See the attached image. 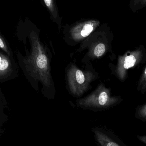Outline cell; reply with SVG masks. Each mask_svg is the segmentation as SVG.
<instances>
[{"label":"cell","instance_id":"6da1fadb","mask_svg":"<svg viewBox=\"0 0 146 146\" xmlns=\"http://www.w3.org/2000/svg\"><path fill=\"white\" fill-rule=\"evenodd\" d=\"M98 78V73L90 62L86 63L85 69L74 63H69L65 69L66 88L69 94L76 98L91 90L92 83Z\"/></svg>","mask_w":146,"mask_h":146},{"label":"cell","instance_id":"7a4b0ae2","mask_svg":"<svg viewBox=\"0 0 146 146\" xmlns=\"http://www.w3.org/2000/svg\"><path fill=\"white\" fill-rule=\"evenodd\" d=\"M123 99L120 96H113L110 88L104 83L99 84L87 96L76 101V106L86 110L94 112L105 111L121 103Z\"/></svg>","mask_w":146,"mask_h":146},{"label":"cell","instance_id":"3957f363","mask_svg":"<svg viewBox=\"0 0 146 146\" xmlns=\"http://www.w3.org/2000/svg\"><path fill=\"white\" fill-rule=\"evenodd\" d=\"M146 63V49L143 45L133 50H128L122 55L118 56L116 65H109L111 73L121 82L127 78L130 69L139 67Z\"/></svg>","mask_w":146,"mask_h":146},{"label":"cell","instance_id":"277c9868","mask_svg":"<svg viewBox=\"0 0 146 146\" xmlns=\"http://www.w3.org/2000/svg\"><path fill=\"white\" fill-rule=\"evenodd\" d=\"M97 144L101 146H126L113 133L103 128L94 127L92 129Z\"/></svg>","mask_w":146,"mask_h":146},{"label":"cell","instance_id":"5b68a950","mask_svg":"<svg viewBox=\"0 0 146 146\" xmlns=\"http://www.w3.org/2000/svg\"><path fill=\"white\" fill-rule=\"evenodd\" d=\"M17 72V67L13 65L9 56L0 52V81L13 78Z\"/></svg>","mask_w":146,"mask_h":146},{"label":"cell","instance_id":"8992f818","mask_svg":"<svg viewBox=\"0 0 146 146\" xmlns=\"http://www.w3.org/2000/svg\"><path fill=\"white\" fill-rule=\"evenodd\" d=\"M137 90L141 94L146 93V65L143 69L141 75L138 81Z\"/></svg>","mask_w":146,"mask_h":146},{"label":"cell","instance_id":"52a82bcc","mask_svg":"<svg viewBox=\"0 0 146 146\" xmlns=\"http://www.w3.org/2000/svg\"><path fill=\"white\" fill-rule=\"evenodd\" d=\"M129 8L133 13H135L146 7V0H130Z\"/></svg>","mask_w":146,"mask_h":146},{"label":"cell","instance_id":"ba28073f","mask_svg":"<svg viewBox=\"0 0 146 146\" xmlns=\"http://www.w3.org/2000/svg\"><path fill=\"white\" fill-rule=\"evenodd\" d=\"M106 50V46L104 44H98L94 47L92 51V55L90 56V57L93 59L101 57L104 55Z\"/></svg>","mask_w":146,"mask_h":146},{"label":"cell","instance_id":"9c48e42d","mask_svg":"<svg viewBox=\"0 0 146 146\" xmlns=\"http://www.w3.org/2000/svg\"><path fill=\"white\" fill-rule=\"evenodd\" d=\"M135 117L142 121L146 122V103L139 105L136 108Z\"/></svg>","mask_w":146,"mask_h":146},{"label":"cell","instance_id":"30bf717a","mask_svg":"<svg viewBox=\"0 0 146 146\" xmlns=\"http://www.w3.org/2000/svg\"><path fill=\"white\" fill-rule=\"evenodd\" d=\"M93 30V27L91 24H86L83 27L80 32V35L83 37L88 36Z\"/></svg>","mask_w":146,"mask_h":146},{"label":"cell","instance_id":"8fae6325","mask_svg":"<svg viewBox=\"0 0 146 146\" xmlns=\"http://www.w3.org/2000/svg\"><path fill=\"white\" fill-rule=\"evenodd\" d=\"M0 48L4 52H6L9 56L11 55V53H10V51L9 49L7 43L4 39L1 37V35H0Z\"/></svg>","mask_w":146,"mask_h":146},{"label":"cell","instance_id":"7c38bea8","mask_svg":"<svg viewBox=\"0 0 146 146\" xmlns=\"http://www.w3.org/2000/svg\"><path fill=\"white\" fill-rule=\"evenodd\" d=\"M1 97H0V117L1 116L3 117L4 111H3V99H1Z\"/></svg>","mask_w":146,"mask_h":146},{"label":"cell","instance_id":"4fadbf2b","mask_svg":"<svg viewBox=\"0 0 146 146\" xmlns=\"http://www.w3.org/2000/svg\"><path fill=\"white\" fill-rule=\"evenodd\" d=\"M137 138L139 140L146 145V135H138Z\"/></svg>","mask_w":146,"mask_h":146},{"label":"cell","instance_id":"5bb4252c","mask_svg":"<svg viewBox=\"0 0 146 146\" xmlns=\"http://www.w3.org/2000/svg\"><path fill=\"white\" fill-rule=\"evenodd\" d=\"M44 1L47 7H49L51 6L52 4V0H44Z\"/></svg>","mask_w":146,"mask_h":146}]
</instances>
